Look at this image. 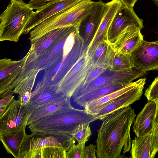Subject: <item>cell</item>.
<instances>
[{
    "instance_id": "6da1fadb",
    "label": "cell",
    "mask_w": 158,
    "mask_h": 158,
    "mask_svg": "<svg viewBox=\"0 0 158 158\" xmlns=\"http://www.w3.org/2000/svg\"><path fill=\"white\" fill-rule=\"evenodd\" d=\"M136 116L130 106L114 111L102 120L98 130V158H122L131 146L130 130Z\"/></svg>"
},
{
    "instance_id": "7a4b0ae2",
    "label": "cell",
    "mask_w": 158,
    "mask_h": 158,
    "mask_svg": "<svg viewBox=\"0 0 158 158\" xmlns=\"http://www.w3.org/2000/svg\"><path fill=\"white\" fill-rule=\"evenodd\" d=\"M98 119L95 115L88 113L85 109L72 108L48 115L28 125L32 132L64 133L71 135L79 125L90 123Z\"/></svg>"
},
{
    "instance_id": "3957f363",
    "label": "cell",
    "mask_w": 158,
    "mask_h": 158,
    "mask_svg": "<svg viewBox=\"0 0 158 158\" xmlns=\"http://www.w3.org/2000/svg\"><path fill=\"white\" fill-rule=\"evenodd\" d=\"M33 12L23 0H11L0 15V41L18 42Z\"/></svg>"
},
{
    "instance_id": "277c9868",
    "label": "cell",
    "mask_w": 158,
    "mask_h": 158,
    "mask_svg": "<svg viewBox=\"0 0 158 158\" xmlns=\"http://www.w3.org/2000/svg\"><path fill=\"white\" fill-rule=\"evenodd\" d=\"M145 73L134 68L131 69L108 68L91 82L79 87L72 98L74 100L93 90L107 86L129 84Z\"/></svg>"
},
{
    "instance_id": "5b68a950",
    "label": "cell",
    "mask_w": 158,
    "mask_h": 158,
    "mask_svg": "<svg viewBox=\"0 0 158 158\" xmlns=\"http://www.w3.org/2000/svg\"><path fill=\"white\" fill-rule=\"evenodd\" d=\"M84 40L78 33L72 50L68 55L63 53L45 69L41 82L43 84L57 86L69 71L77 62L84 51Z\"/></svg>"
},
{
    "instance_id": "8992f818",
    "label": "cell",
    "mask_w": 158,
    "mask_h": 158,
    "mask_svg": "<svg viewBox=\"0 0 158 158\" xmlns=\"http://www.w3.org/2000/svg\"><path fill=\"white\" fill-rule=\"evenodd\" d=\"M95 2L81 0L73 6L59 12L42 23L47 32L60 28L69 26L77 27L81 20L91 10Z\"/></svg>"
},
{
    "instance_id": "52a82bcc",
    "label": "cell",
    "mask_w": 158,
    "mask_h": 158,
    "mask_svg": "<svg viewBox=\"0 0 158 158\" xmlns=\"http://www.w3.org/2000/svg\"><path fill=\"white\" fill-rule=\"evenodd\" d=\"M72 136L64 133H50L35 132L27 135L22 143L19 158H23L29 152L48 147H57L67 151L75 145Z\"/></svg>"
},
{
    "instance_id": "ba28073f",
    "label": "cell",
    "mask_w": 158,
    "mask_h": 158,
    "mask_svg": "<svg viewBox=\"0 0 158 158\" xmlns=\"http://www.w3.org/2000/svg\"><path fill=\"white\" fill-rule=\"evenodd\" d=\"M94 64L84 51L77 62L57 85L58 91L70 98L82 84Z\"/></svg>"
},
{
    "instance_id": "9c48e42d",
    "label": "cell",
    "mask_w": 158,
    "mask_h": 158,
    "mask_svg": "<svg viewBox=\"0 0 158 158\" xmlns=\"http://www.w3.org/2000/svg\"><path fill=\"white\" fill-rule=\"evenodd\" d=\"M34 112L27 104L14 99L0 116V135L18 131L26 127Z\"/></svg>"
},
{
    "instance_id": "30bf717a",
    "label": "cell",
    "mask_w": 158,
    "mask_h": 158,
    "mask_svg": "<svg viewBox=\"0 0 158 158\" xmlns=\"http://www.w3.org/2000/svg\"><path fill=\"white\" fill-rule=\"evenodd\" d=\"M130 57L134 68L145 73L158 69V40L152 42L143 40Z\"/></svg>"
},
{
    "instance_id": "8fae6325",
    "label": "cell",
    "mask_w": 158,
    "mask_h": 158,
    "mask_svg": "<svg viewBox=\"0 0 158 158\" xmlns=\"http://www.w3.org/2000/svg\"><path fill=\"white\" fill-rule=\"evenodd\" d=\"M106 10V3L101 0L95 2L91 11L80 21L77 28L84 40V50L88 47L96 32Z\"/></svg>"
},
{
    "instance_id": "7c38bea8",
    "label": "cell",
    "mask_w": 158,
    "mask_h": 158,
    "mask_svg": "<svg viewBox=\"0 0 158 158\" xmlns=\"http://www.w3.org/2000/svg\"><path fill=\"white\" fill-rule=\"evenodd\" d=\"M136 25L139 29L143 27V20L139 18L133 8L122 5L114 16L107 34L103 39L112 42L127 27Z\"/></svg>"
},
{
    "instance_id": "4fadbf2b",
    "label": "cell",
    "mask_w": 158,
    "mask_h": 158,
    "mask_svg": "<svg viewBox=\"0 0 158 158\" xmlns=\"http://www.w3.org/2000/svg\"><path fill=\"white\" fill-rule=\"evenodd\" d=\"M146 83V78L140 79L138 84L133 88L117 98L100 108L94 115L98 119L103 120L112 112L129 106L140 99Z\"/></svg>"
},
{
    "instance_id": "5bb4252c",
    "label": "cell",
    "mask_w": 158,
    "mask_h": 158,
    "mask_svg": "<svg viewBox=\"0 0 158 158\" xmlns=\"http://www.w3.org/2000/svg\"><path fill=\"white\" fill-rule=\"evenodd\" d=\"M27 56V53L18 60L6 58L0 59V94L13 90V84L25 67Z\"/></svg>"
},
{
    "instance_id": "9a60e30c",
    "label": "cell",
    "mask_w": 158,
    "mask_h": 158,
    "mask_svg": "<svg viewBox=\"0 0 158 158\" xmlns=\"http://www.w3.org/2000/svg\"><path fill=\"white\" fill-rule=\"evenodd\" d=\"M140 30L135 25L128 26L109 43L111 48L118 53L130 55L143 40Z\"/></svg>"
},
{
    "instance_id": "2e32d148",
    "label": "cell",
    "mask_w": 158,
    "mask_h": 158,
    "mask_svg": "<svg viewBox=\"0 0 158 158\" xmlns=\"http://www.w3.org/2000/svg\"><path fill=\"white\" fill-rule=\"evenodd\" d=\"M76 27L69 26L53 30L31 44L35 58L51 51Z\"/></svg>"
},
{
    "instance_id": "e0dca14e",
    "label": "cell",
    "mask_w": 158,
    "mask_h": 158,
    "mask_svg": "<svg viewBox=\"0 0 158 158\" xmlns=\"http://www.w3.org/2000/svg\"><path fill=\"white\" fill-rule=\"evenodd\" d=\"M81 0H64L53 3L39 10L33 12L24 28L23 34H28L42 22L57 12L73 6Z\"/></svg>"
},
{
    "instance_id": "ac0fdd59",
    "label": "cell",
    "mask_w": 158,
    "mask_h": 158,
    "mask_svg": "<svg viewBox=\"0 0 158 158\" xmlns=\"http://www.w3.org/2000/svg\"><path fill=\"white\" fill-rule=\"evenodd\" d=\"M122 5L120 0H112L106 3L104 15L86 51L90 57L94 54L100 41L106 35L114 16Z\"/></svg>"
},
{
    "instance_id": "d6986e66",
    "label": "cell",
    "mask_w": 158,
    "mask_h": 158,
    "mask_svg": "<svg viewBox=\"0 0 158 158\" xmlns=\"http://www.w3.org/2000/svg\"><path fill=\"white\" fill-rule=\"evenodd\" d=\"M66 97L58 91L57 86L38 81L31 93L27 105L34 111L37 108L51 102Z\"/></svg>"
},
{
    "instance_id": "ffe728a7",
    "label": "cell",
    "mask_w": 158,
    "mask_h": 158,
    "mask_svg": "<svg viewBox=\"0 0 158 158\" xmlns=\"http://www.w3.org/2000/svg\"><path fill=\"white\" fill-rule=\"evenodd\" d=\"M156 110L155 102L148 100L134 122L132 130L136 136L144 135L152 132Z\"/></svg>"
},
{
    "instance_id": "44dd1931",
    "label": "cell",
    "mask_w": 158,
    "mask_h": 158,
    "mask_svg": "<svg viewBox=\"0 0 158 158\" xmlns=\"http://www.w3.org/2000/svg\"><path fill=\"white\" fill-rule=\"evenodd\" d=\"M73 107L70 102V98L67 97L45 104L33 112L28 119L27 126L48 115Z\"/></svg>"
},
{
    "instance_id": "7402d4cb",
    "label": "cell",
    "mask_w": 158,
    "mask_h": 158,
    "mask_svg": "<svg viewBox=\"0 0 158 158\" xmlns=\"http://www.w3.org/2000/svg\"><path fill=\"white\" fill-rule=\"evenodd\" d=\"M26 127L16 131L0 135V140L6 152L15 158H19L23 142L27 134Z\"/></svg>"
},
{
    "instance_id": "603a6c76",
    "label": "cell",
    "mask_w": 158,
    "mask_h": 158,
    "mask_svg": "<svg viewBox=\"0 0 158 158\" xmlns=\"http://www.w3.org/2000/svg\"><path fill=\"white\" fill-rule=\"evenodd\" d=\"M40 71L35 69L29 70L12 90L14 94L18 95V100L21 102L25 104L29 103L36 76Z\"/></svg>"
},
{
    "instance_id": "cb8c5ba5",
    "label": "cell",
    "mask_w": 158,
    "mask_h": 158,
    "mask_svg": "<svg viewBox=\"0 0 158 158\" xmlns=\"http://www.w3.org/2000/svg\"><path fill=\"white\" fill-rule=\"evenodd\" d=\"M140 79L131 82L126 86L99 98L86 103L84 109L88 113L94 115L101 107L109 103L117 98L134 88L139 83Z\"/></svg>"
},
{
    "instance_id": "d4e9b609",
    "label": "cell",
    "mask_w": 158,
    "mask_h": 158,
    "mask_svg": "<svg viewBox=\"0 0 158 158\" xmlns=\"http://www.w3.org/2000/svg\"><path fill=\"white\" fill-rule=\"evenodd\" d=\"M151 132L143 136H136L131 140V158H151Z\"/></svg>"
},
{
    "instance_id": "484cf974",
    "label": "cell",
    "mask_w": 158,
    "mask_h": 158,
    "mask_svg": "<svg viewBox=\"0 0 158 158\" xmlns=\"http://www.w3.org/2000/svg\"><path fill=\"white\" fill-rule=\"evenodd\" d=\"M105 61L112 69H131L133 68L130 55L120 54L113 51L109 43Z\"/></svg>"
},
{
    "instance_id": "4316f807",
    "label": "cell",
    "mask_w": 158,
    "mask_h": 158,
    "mask_svg": "<svg viewBox=\"0 0 158 158\" xmlns=\"http://www.w3.org/2000/svg\"><path fill=\"white\" fill-rule=\"evenodd\" d=\"M128 85L118 84L101 87L81 96L74 100L73 101L78 105L84 107L86 103L99 98L121 89Z\"/></svg>"
},
{
    "instance_id": "83f0119b",
    "label": "cell",
    "mask_w": 158,
    "mask_h": 158,
    "mask_svg": "<svg viewBox=\"0 0 158 158\" xmlns=\"http://www.w3.org/2000/svg\"><path fill=\"white\" fill-rule=\"evenodd\" d=\"M67 152L59 147H45L31 151L23 158H66Z\"/></svg>"
},
{
    "instance_id": "f1b7e54d",
    "label": "cell",
    "mask_w": 158,
    "mask_h": 158,
    "mask_svg": "<svg viewBox=\"0 0 158 158\" xmlns=\"http://www.w3.org/2000/svg\"><path fill=\"white\" fill-rule=\"evenodd\" d=\"M89 123H83L79 125L71 136L78 143H86L92 135Z\"/></svg>"
},
{
    "instance_id": "f546056e",
    "label": "cell",
    "mask_w": 158,
    "mask_h": 158,
    "mask_svg": "<svg viewBox=\"0 0 158 158\" xmlns=\"http://www.w3.org/2000/svg\"><path fill=\"white\" fill-rule=\"evenodd\" d=\"M109 43L105 40H102L97 46L94 54L90 57L94 64H101L105 62Z\"/></svg>"
},
{
    "instance_id": "4dcf8cb0",
    "label": "cell",
    "mask_w": 158,
    "mask_h": 158,
    "mask_svg": "<svg viewBox=\"0 0 158 158\" xmlns=\"http://www.w3.org/2000/svg\"><path fill=\"white\" fill-rule=\"evenodd\" d=\"M86 143L74 145L66 153V158H84V151Z\"/></svg>"
},
{
    "instance_id": "1f68e13d",
    "label": "cell",
    "mask_w": 158,
    "mask_h": 158,
    "mask_svg": "<svg viewBox=\"0 0 158 158\" xmlns=\"http://www.w3.org/2000/svg\"><path fill=\"white\" fill-rule=\"evenodd\" d=\"M154 101L155 102L156 104V110L153 120V127L151 132V152L158 138V98Z\"/></svg>"
},
{
    "instance_id": "d6a6232c",
    "label": "cell",
    "mask_w": 158,
    "mask_h": 158,
    "mask_svg": "<svg viewBox=\"0 0 158 158\" xmlns=\"http://www.w3.org/2000/svg\"><path fill=\"white\" fill-rule=\"evenodd\" d=\"M144 95L149 101H154L158 98V76L146 89Z\"/></svg>"
},
{
    "instance_id": "836d02e7",
    "label": "cell",
    "mask_w": 158,
    "mask_h": 158,
    "mask_svg": "<svg viewBox=\"0 0 158 158\" xmlns=\"http://www.w3.org/2000/svg\"><path fill=\"white\" fill-rule=\"evenodd\" d=\"M13 94L12 90L0 94V107H7L14 100Z\"/></svg>"
},
{
    "instance_id": "e575fe53",
    "label": "cell",
    "mask_w": 158,
    "mask_h": 158,
    "mask_svg": "<svg viewBox=\"0 0 158 158\" xmlns=\"http://www.w3.org/2000/svg\"><path fill=\"white\" fill-rule=\"evenodd\" d=\"M96 144H90L85 146L84 151V158H96Z\"/></svg>"
},
{
    "instance_id": "d590c367",
    "label": "cell",
    "mask_w": 158,
    "mask_h": 158,
    "mask_svg": "<svg viewBox=\"0 0 158 158\" xmlns=\"http://www.w3.org/2000/svg\"><path fill=\"white\" fill-rule=\"evenodd\" d=\"M123 5L133 8L137 0H120Z\"/></svg>"
},
{
    "instance_id": "8d00e7d4",
    "label": "cell",
    "mask_w": 158,
    "mask_h": 158,
    "mask_svg": "<svg viewBox=\"0 0 158 158\" xmlns=\"http://www.w3.org/2000/svg\"><path fill=\"white\" fill-rule=\"evenodd\" d=\"M7 107H0V116H2L6 110Z\"/></svg>"
},
{
    "instance_id": "74e56055",
    "label": "cell",
    "mask_w": 158,
    "mask_h": 158,
    "mask_svg": "<svg viewBox=\"0 0 158 158\" xmlns=\"http://www.w3.org/2000/svg\"><path fill=\"white\" fill-rule=\"evenodd\" d=\"M155 4L158 7V0H153Z\"/></svg>"
}]
</instances>
